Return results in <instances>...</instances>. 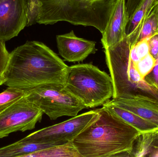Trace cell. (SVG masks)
<instances>
[{"label":"cell","mask_w":158,"mask_h":157,"mask_svg":"<svg viewBox=\"0 0 158 157\" xmlns=\"http://www.w3.org/2000/svg\"><path fill=\"white\" fill-rule=\"evenodd\" d=\"M104 49L113 83L112 99H139L158 105V89L142 77L131 59L129 38L126 36L117 45Z\"/></svg>","instance_id":"277c9868"},{"label":"cell","mask_w":158,"mask_h":157,"mask_svg":"<svg viewBox=\"0 0 158 157\" xmlns=\"http://www.w3.org/2000/svg\"><path fill=\"white\" fill-rule=\"evenodd\" d=\"M145 79L149 84L158 89V55L153 70L146 77Z\"/></svg>","instance_id":"603a6c76"},{"label":"cell","mask_w":158,"mask_h":157,"mask_svg":"<svg viewBox=\"0 0 158 157\" xmlns=\"http://www.w3.org/2000/svg\"><path fill=\"white\" fill-rule=\"evenodd\" d=\"M141 132L106 107L97 119L74 139L82 157H132Z\"/></svg>","instance_id":"7a4b0ae2"},{"label":"cell","mask_w":158,"mask_h":157,"mask_svg":"<svg viewBox=\"0 0 158 157\" xmlns=\"http://www.w3.org/2000/svg\"><path fill=\"white\" fill-rule=\"evenodd\" d=\"M5 82V78L3 75L0 73V86L4 84Z\"/></svg>","instance_id":"484cf974"},{"label":"cell","mask_w":158,"mask_h":157,"mask_svg":"<svg viewBox=\"0 0 158 157\" xmlns=\"http://www.w3.org/2000/svg\"><path fill=\"white\" fill-rule=\"evenodd\" d=\"M27 26H30L37 23L41 11L40 0H26Z\"/></svg>","instance_id":"d6986e66"},{"label":"cell","mask_w":158,"mask_h":157,"mask_svg":"<svg viewBox=\"0 0 158 157\" xmlns=\"http://www.w3.org/2000/svg\"><path fill=\"white\" fill-rule=\"evenodd\" d=\"M56 43L60 55L69 62L83 61L90 54L95 53L96 42L77 37L73 30L56 36Z\"/></svg>","instance_id":"30bf717a"},{"label":"cell","mask_w":158,"mask_h":157,"mask_svg":"<svg viewBox=\"0 0 158 157\" xmlns=\"http://www.w3.org/2000/svg\"><path fill=\"white\" fill-rule=\"evenodd\" d=\"M26 91L18 88L8 87L0 93V113L24 97Z\"/></svg>","instance_id":"ac0fdd59"},{"label":"cell","mask_w":158,"mask_h":157,"mask_svg":"<svg viewBox=\"0 0 158 157\" xmlns=\"http://www.w3.org/2000/svg\"><path fill=\"white\" fill-rule=\"evenodd\" d=\"M60 144L38 143L22 139L0 148V157H25L27 155Z\"/></svg>","instance_id":"9a60e30c"},{"label":"cell","mask_w":158,"mask_h":157,"mask_svg":"<svg viewBox=\"0 0 158 157\" xmlns=\"http://www.w3.org/2000/svg\"><path fill=\"white\" fill-rule=\"evenodd\" d=\"M117 0H40L37 23L53 25L65 21L76 26H93L103 34Z\"/></svg>","instance_id":"3957f363"},{"label":"cell","mask_w":158,"mask_h":157,"mask_svg":"<svg viewBox=\"0 0 158 157\" xmlns=\"http://www.w3.org/2000/svg\"><path fill=\"white\" fill-rule=\"evenodd\" d=\"M130 57L131 59L132 60L135 64L136 65V63L140 61V59L138 57L135 50V46H133L132 47H131V50H130Z\"/></svg>","instance_id":"d4e9b609"},{"label":"cell","mask_w":158,"mask_h":157,"mask_svg":"<svg viewBox=\"0 0 158 157\" xmlns=\"http://www.w3.org/2000/svg\"><path fill=\"white\" fill-rule=\"evenodd\" d=\"M156 62V58L149 53L136 63L135 65L136 69L143 78L145 79L146 77L152 72Z\"/></svg>","instance_id":"ffe728a7"},{"label":"cell","mask_w":158,"mask_h":157,"mask_svg":"<svg viewBox=\"0 0 158 157\" xmlns=\"http://www.w3.org/2000/svg\"><path fill=\"white\" fill-rule=\"evenodd\" d=\"M69 66L44 43L27 41L10 53L4 84L29 90L44 84H65Z\"/></svg>","instance_id":"6da1fadb"},{"label":"cell","mask_w":158,"mask_h":157,"mask_svg":"<svg viewBox=\"0 0 158 157\" xmlns=\"http://www.w3.org/2000/svg\"><path fill=\"white\" fill-rule=\"evenodd\" d=\"M25 98L40 108L52 120L63 116L74 117L86 108L64 84H44L27 90Z\"/></svg>","instance_id":"8992f818"},{"label":"cell","mask_w":158,"mask_h":157,"mask_svg":"<svg viewBox=\"0 0 158 157\" xmlns=\"http://www.w3.org/2000/svg\"><path fill=\"white\" fill-rule=\"evenodd\" d=\"M126 0H117L115 7L102 35L101 42L104 49L113 47L126 37L129 22Z\"/></svg>","instance_id":"8fae6325"},{"label":"cell","mask_w":158,"mask_h":157,"mask_svg":"<svg viewBox=\"0 0 158 157\" xmlns=\"http://www.w3.org/2000/svg\"><path fill=\"white\" fill-rule=\"evenodd\" d=\"M43 114L40 108L23 97L0 113V139L12 133L33 130Z\"/></svg>","instance_id":"ba28073f"},{"label":"cell","mask_w":158,"mask_h":157,"mask_svg":"<svg viewBox=\"0 0 158 157\" xmlns=\"http://www.w3.org/2000/svg\"><path fill=\"white\" fill-rule=\"evenodd\" d=\"M5 41L0 39V73L3 75L9 59L10 53L6 49Z\"/></svg>","instance_id":"44dd1931"},{"label":"cell","mask_w":158,"mask_h":157,"mask_svg":"<svg viewBox=\"0 0 158 157\" xmlns=\"http://www.w3.org/2000/svg\"><path fill=\"white\" fill-rule=\"evenodd\" d=\"M108 102L131 112L158 126V105L153 102L135 98L112 99Z\"/></svg>","instance_id":"7c38bea8"},{"label":"cell","mask_w":158,"mask_h":157,"mask_svg":"<svg viewBox=\"0 0 158 157\" xmlns=\"http://www.w3.org/2000/svg\"><path fill=\"white\" fill-rule=\"evenodd\" d=\"M156 3V0H142L134 14L129 18L126 29L127 37H130L136 31L143 19Z\"/></svg>","instance_id":"e0dca14e"},{"label":"cell","mask_w":158,"mask_h":157,"mask_svg":"<svg viewBox=\"0 0 158 157\" xmlns=\"http://www.w3.org/2000/svg\"><path fill=\"white\" fill-rule=\"evenodd\" d=\"M82 157L73 142L60 144L27 155L25 157Z\"/></svg>","instance_id":"2e32d148"},{"label":"cell","mask_w":158,"mask_h":157,"mask_svg":"<svg viewBox=\"0 0 158 157\" xmlns=\"http://www.w3.org/2000/svg\"><path fill=\"white\" fill-rule=\"evenodd\" d=\"M65 87L86 108L104 105L114 91L110 76L91 64L69 66Z\"/></svg>","instance_id":"5b68a950"},{"label":"cell","mask_w":158,"mask_h":157,"mask_svg":"<svg viewBox=\"0 0 158 157\" xmlns=\"http://www.w3.org/2000/svg\"><path fill=\"white\" fill-rule=\"evenodd\" d=\"M103 106L118 115L124 121L136 128L142 134L154 132L158 131V126L155 124L143 119L131 112L110 104L108 101L105 103Z\"/></svg>","instance_id":"4fadbf2b"},{"label":"cell","mask_w":158,"mask_h":157,"mask_svg":"<svg viewBox=\"0 0 158 157\" xmlns=\"http://www.w3.org/2000/svg\"><path fill=\"white\" fill-rule=\"evenodd\" d=\"M99 115V109L72 117L65 121L36 131L23 141L38 143L63 144L73 142Z\"/></svg>","instance_id":"52a82bcc"},{"label":"cell","mask_w":158,"mask_h":157,"mask_svg":"<svg viewBox=\"0 0 158 157\" xmlns=\"http://www.w3.org/2000/svg\"><path fill=\"white\" fill-rule=\"evenodd\" d=\"M158 32L157 2L149 10L148 14L143 19L137 29L130 39L131 47H133L139 41L149 38Z\"/></svg>","instance_id":"5bb4252c"},{"label":"cell","mask_w":158,"mask_h":157,"mask_svg":"<svg viewBox=\"0 0 158 157\" xmlns=\"http://www.w3.org/2000/svg\"><path fill=\"white\" fill-rule=\"evenodd\" d=\"M148 41L149 38L145 39L139 41L135 45L136 53L140 60L145 57L149 53Z\"/></svg>","instance_id":"7402d4cb"},{"label":"cell","mask_w":158,"mask_h":157,"mask_svg":"<svg viewBox=\"0 0 158 157\" xmlns=\"http://www.w3.org/2000/svg\"><path fill=\"white\" fill-rule=\"evenodd\" d=\"M148 42L149 53L156 59L158 55V32L149 38Z\"/></svg>","instance_id":"cb8c5ba5"},{"label":"cell","mask_w":158,"mask_h":157,"mask_svg":"<svg viewBox=\"0 0 158 157\" xmlns=\"http://www.w3.org/2000/svg\"><path fill=\"white\" fill-rule=\"evenodd\" d=\"M156 2H158V0H156Z\"/></svg>","instance_id":"83f0119b"},{"label":"cell","mask_w":158,"mask_h":157,"mask_svg":"<svg viewBox=\"0 0 158 157\" xmlns=\"http://www.w3.org/2000/svg\"><path fill=\"white\" fill-rule=\"evenodd\" d=\"M27 22L26 0H0V39L16 37Z\"/></svg>","instance_id":"9c48e42d"},{"label":"cell","mask_w":158,"mask_h":157,"mask_svg":"<svg viewBox=\"0 0 158 157\" xmlns=\"http://www.w3.org/2000/svg\"><path fill=\"white\" fill-rule=\"evenodd\" d=\"M157 15H158V2H157Z\"/></svg>","instance_id":"4316f807"}]
</instances>
